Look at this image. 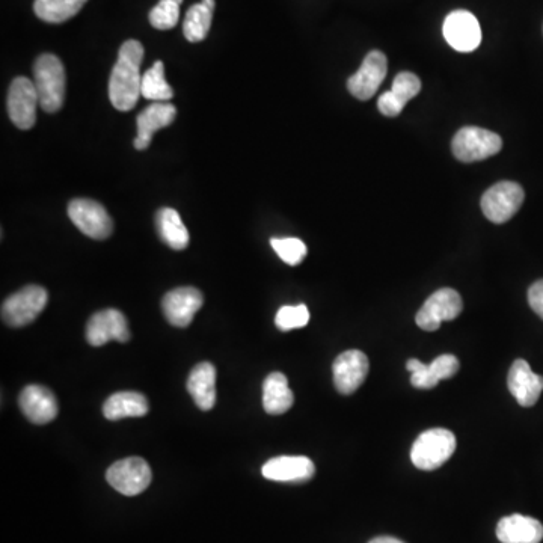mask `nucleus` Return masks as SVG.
<instances>
[{
  "label": "nucleus",
  "instance_id": "obj_1",
  "mask_svg": "<svg viewBox=\"0 0 543 543\" xmlns=\"http://www.w3.org/2000/svg\"><path fill=\"white\" fill-rule=\"evenodd\" d=\"M142 59L144 46L139 41L129 40L120 47L109 79V99L118 111H132L142 97Z\"/></svg>",
  "mask_w": 543,
  "mask_h": 543
},
{
  "label": "nucleus",
  "instance_id": "obj_2",
  "mask_svg": "<svg viewBox=\"0 0 543 543\" xmlns=\"http://www.w3.org/2000/svg\"><path fill=\"white\" fill-rule=\"evenodd\" d=\"M34 83L40 97V108L49 114H55L64 105L65 68L58 56L44 53L38 56L34 64Z\"/></svg>",
  "mask_w": 543,
  "mask_h": 543
},
{
  "label": "nucleus",
  "instance_id": "obj_3",
  "mask_svg": "<svg viewBox=\"0 0 543 543\" xmlns=\"http://www.w3.org/2000/svg\"><path fill=\"white\" fill-rule=\"evenodd\" d=\"M455 451V433L436 427L426 430L415 439L411 448V461L418 470L433 471L442 467Z\"/></svg>",
  "mask_w": 543,
  "mask_h": 543
},
{
  "label": "nucleus",
  "instance_id": "obj_4",
  "mask_svg": "<svg viewBox=\"0 0 543 543\" xmlns=\"http://www.w3.org/2000/svg\"><path fill=\"white\" fill-rule=\"evenodd\" d=\"M503 139L497 133L480 127H464L456 133L451 150L456 159L465 163L479 162L500 153Z\"/></svg>",
  "mask_w": 543,
  "mask_h": 543
},
{
  "label": "nucleus",
  "instance_id": "obj_5",
  "mask_svg": "<svg viewBox=\"0 0 543 543\" xmlns=\"http://www.w3.org/2000/svg\"><path fill=\"white\" fill-rule=\"evenodd\" d=\"M49 295L40 286H28L11 295L2 304V320L11 328H22L34 322L44 308Z\"/></svg>",
  "mask_w": 543,
  "mask_h": 543
},
{
  "label": "nucleus",
  "instance_id": "obj_6",
  "mask_svg": "<svg viewBox=\"0 0 543 543\" xmlns=\"http://www.w3.org/2000/svg\"><path fill=\"white\" fill-rule=\"evenodd\" d=\"M524 189L513 181H501L485 192L482 197V210L486 218L494 224L510 221L524 203Z\"/></svg>",
  "mask_w": 543,
  "mask_h": 543
},
{
  "label": "nucleus",
  "instance_id": "obj_7",
  "mask_svg": "<svg viewBox=\"0 0 543 543\" xmlns=\"http://www.w3.org/2000/svg\"><path fill=\"white\" fill-rule=\"evenodd\" d=\"M68 216L71 222L91 239L105 240L114 231V222L108 210L94 200L77 198L68 204Z\"/></svg>",
  "mask_w": 543,
  "mask_h": 543
},
{
  "label": "nucleus",
  "instance_id": "obj_8",
  "mask_svg": "<svg viewBox=\"0 0 543 543\" xmlns=\"http://www.w3.org/2000/svg\"><path fill=\"white\" fill-rule=\"evenodd\" d=\"M464 310L461 295L453 289H439L424 302L415 316V322L423 331H436L442 322L458 319Z\"/></svg>",
  "mask_w": 543,
  "mask_h": 543
},
{
  "label": "nucleus",
  "instance_id": "obj_9",
  "mask_svg": "<svg viewBox=\"0 0 543 543\" xmlns=\"http://www.w3.org/2000/svg\"><path fill=\"white\" fill-rule=\"evenodd\" d=\"M153 473L150 465L142 458H127L115 462L108 473L106 480L109 485L127 497H135L150 486Z\"/></svg>",
  "mask_w": 543,
  "mask_h": 543
},
{
  "label": "nucleus",
  "instance_id": "obj_10",
  "mask_svg": "<svg viewBox=\"0 0 543 543\" xmlns=\"http://www.w3.org/2000/svg\"><path fill=\"white\" fill-rule=\"evenodd\" d=\"M37 108H40L35 83L28 77H16L8 91V114L14 126L20 130H29L37 121Z\"/></svg>",
  "mask_w": 543,
  "mask_h": 543
},
{
  "label": "nucleus",
  "instance_id": "obj_11",
  "mask_svg": "<svg viewBox=\"0 0 543 543\" xmlns=\"http://www.w3.org/2000/svg\"><path fill=\"white\" fill-rule=\"evenodd\" d=\"M445 41L462 53L474 52L482 43L479 20L470 11L458 10L448 14L442 25Z\"/></svg>",
  "mask_w": 543,
  "mask_h": 543
},
{
  "label": "nucleus",
  "instance_id": "obj_12",
  "mask_svg": "<svg viewBox=\"0 0 543 543\" xmlns=\"http://www.w3.org/2000/svg\"><path fill=\"white\" fill-rule=\"evenodd\" d=\"M387 71V56L379 50H373L366 56L359 70L347 80L349 93L358 100L372 99L384 82Z\"/></svg>",
  "mask_w": 543,
  "mask_h": 543
},
{
  "label": "nucleus",
  "instance_id": "obj_13",
  "mask_svg": "<svg viewBox=\"0 0 543 543\" xmlns=\"http://www.w3.org/2000/svg\"><path fill=\"white\" fill-rule=\"evenodd\" d=\"M370 362L361 350H346L332 364L334 385L338 393L350 396L355 393L369 375Z\"/></svg>",
  "mask_w": 543,
  "mask_h": 543
},
{
  "label": "nucleus",
  "instance_id": "obj_14",
  "mask_svg": "<svg viewBox=\"0 0 543 543\" xmlns=\"http://www.w3.org/2000/svg\"><path fill=\"white\" fill-rule=\"evenodd\" d=\"M203 293L195 287H178L163 296L162 310L166 320L177 328H188L203 307Z\"/></svg>",
  "mask_w": 543,
  "mask_h": 543
},
{
  "label": "nucleus",
  "instance_id": "obj_15",
  "mask_svg": "<svg viewBox=\"0 0 543 543\" xmlns=\"http://www.w3.org/2000/svg\"><path fill=\"white\" fill-rule=\"evenodd\" d=\"M86 340L91 346L96 347L103 346L109 341L127 343L130 340V331L126 317L114 308L99 311L88 320Z\"/></svg>",
  "mask_w": 543,
  "mask_h": 543
},
{
  "label": "nucleus",
  "instance_id": "obj_16",
  "mask_svg": "<svg viewBox=\"0 0 543 543\" xmlns=\"http://www.w3.org/2000/svg\"><path fill=\"white\" fill-rule=\"evenodd\" d=\"M459 367V359L450 353L433 359L429 366L414 358L406 364V369L412 373L411 384L418 390H432L439 381L453 378L459 372Z\"/></svg>",
  "mask_w": 543,
  "mask_h": 543
},
{
  "label": "nucleus",
  "instance_id": "obj_17",
  "mask_svg": "<svg viewBox=\"0 0 543 543\" xmlns=\"http://www.w3.org/2000/svg\"><path fill=\"white\" fill-rule=\"evenodd\" d=\"M507 385L519 405L531 408L536 405L542 394L543 378L531 370L530 364L525 359H516L510 367Z\"/></svg>",
  "mask_w": 543,
  "mask_h": 543
},
{
  "label": "nucleus",
  "instance_id": "obj_18",
  "mask_svg": "<svg viewBox=\"0 0 543 543\" xmlns=\"http://www.w3.org/2000/svg\"><path fill=\"white\" fill-rule=\"evenodd\" d=\"M261 473L272 482L302 483L313 479L316 467L305 456H280L267 461Z\"/></svg>",
  "mask_w": 543,
  "mask_h": 543
},
{
  "label": "nucleus",
  "instance_id": "obj_19",
  "mask_svg": "<svg viewBox=\"0 0 543 543\" xmlns=\"http://www.w3.org/2000/svg\"><path fill=\"white\" fill-rule=\"evenodd\" d=\"M175 117H177V109L171 103L159 102L151 103L150 106H147L138 115V118H136L138 135H136L135 142H133L136 150H147L154 133L157 130L171 126L174 123Z\"/></svg>",
  "mask_w": 543,
  "mask_h": 543
},
{
  "label": "nucleus",
  "instance_id": "obj_20",
  "mask_svg": "<svg viewBox=\"0 0 543 543\" xmlns=\"http://www.w3.org/2000/svg\"><path fill=\"white\" fill-rule=\"evenodd\" d=\"M19 405L34 424H47L58 417L55 394L43 385H28L20 394Z\"/></svg>",
  "mask_w": 543,
  "mask_h": 543
},
{
  "label": "nucleus",
  "instance_id": "obj_21",
  "mask_svg": "<svg viewBox=\"0 0 543 543\" xmlns=\"http://www.w3.org/2000/svg\"><path fill=\"white\" fill-rule=\"evenodd\" d=\"M497 537L501 543H540L543 525L537 519L515 513L498 522Z\"/></svg>",
  "mask_w": 543,
  "mask_h": 543
},
{
  "label": "nucleus",
  "instance_id": "obj_22",
  "mask_svg": "<svg viewBox=\"0 0 543 543\" xmlns=\"http://www.w3.org/2000/svg\"><path fill=\"white\" fill-rule=\"evenodd\" d=\"M188 391L201 411H212L216 403V369L212 362H200L192 369Z\"/></svg>",
  "mask_w": 543,
  "mask_h": 543
},
{
  "label": "nucleus",
  "instance_id": "obj_23",
  "mask_svg": "<svg viewBox=\"0 0 543 543\" xmlns=\"http://www.w3.org/2000/svg\"><path fill=\"white\" fill-rule=\"evenodd\" d=\"M295 403L293 391L289 388V381L283 373H270L263 384L264 411L270 415L286 414Z\"/></svg>",
  "mask_w": 543,
  "mask_h": 543
},
{
  "label": "nucleus",
  "instance_id": "obj_24",
  "mask_svg": "<svg viewBox=\"0 0 543 543\" xmlns=\"http://www.w3.org/2000/svg\"><path fill=\"white\" fill-rule=\"evenodd\" d=\"M147 397L135 391H121V393L112 394L105 405H103V414L108 420L117 421L129 417H144L148 414Z\"/></svg>",
  "mask_w": 543,
  "mask_h": 543
},
{
  "label": "nucleus",
  "instance_id": "obj_25",
  "mask_svg": "<svg viewBox=\"0 0 543 543\" xmlns=\"http://www.w3.org/2000/svg\"><path fill=\"white\" fill-rule=\"evenodd\" d=\"M156 227L160 239L175 251H183L189 246V231L181 221L180 213L171 207H163L156 213Z\"/></svg>",
  "mask_w": 543,
  "mask_h": 543
},
{
  "label": "nucleus",
  "instance_id": "obj_26",
  "mask_svg": "<svg viewBox=\"0 0 543 543\" xmlns=\"http://www.w3.org/2000/svg\"><path fill=\"white\" fill-rule=\"evenodd\" d=\"M88 0H35L34 11L38 19L47 23H64L73 19Z\"/></svg>",
  "mask_w": 543,
  "mask_h": 543
},
{
  "label": "nucleus",
  "instance_id": "obj_27",
  "mask_svg": "<svg viewBox=\"0 0 543 543\" xmlns=\"http://www.w3.org/2000/svg\"><path fill=\"white\" fill-rule=\"evenodd\" d=\"M142 97L153 103L169 102L174 97L169 83L165 79V65L162 61H156L153 67L148 68L142 76Z\"/></svg>",
  "mask_w": 543,
  "mask_h": 543
},
{
  "label": "nucleus",
  "instance_id": "obj_28",
  "mask_svg": "<svg viewBox=\"0 0 543 543\" xmlns=\"http://www.w3.org/2000/svg\"><path fill=\"white\" fill-rule=\"evenodd\" d=\"M213 10L207 5H192L186 14L185 23H183V32L189 43H200L206 40L209 35L210 26H212Z\"/></svg>",
  "mask_w": 543,
  "mask_h": 543
},
{
  "label": "nucleus",
  "instance_id": "obj_29",
  "mask_svg": "<svg viewBox=\"0 0 543 543\" xmlns=\"http://www.w3.org/2000/svg\"><path fill=\"white\" fill-rule=\"evenodd\" d=\"M270 245L277 252L278 257L289 266H298L308 254L307 245L296 237H275V239H270Z\"/></svg>",
  "mask_w": 543,
  "mask_h": 543
},
{
  "label": "nucleus",
  "instance_id": "obj_30",
  "mask_svg": "<svg viewBox=\"0 0 543 543\" xmlns=\"http://www.w3.org/2000/svg\"><path fill=\"white\" fill-rule=\"evenodd\" d=\"M310 322V311L307 305H287L280 308L275 317V323L280 331H292V329H301Z\"/></svg>",
  "mask_w": 543,
  "mask_h": 543
},
{
  "label": "nucleus",
  "instance_id": "obj_31",
  "mask_svg": "<svg viewBox=\"0 0 543 543\" xmlns=\"http://www.w3.org/2000/svg\"><path fill=\"white\" fill-rule=\"evenodd\" d=\"M180 19V5L172 0H160L159 4L150 11V23L159 31H169Z\"/></svg>",
  "mask_w": 543,
  "mask_h": 543
},
{
  "label": "nucleus",
  "instance_id": "obj_32",
  "mask_svg": "<svg viewBox=\"0 0 543 543\" xmlns=\"http://www.w3.org/2000/svg\"><path fill=\"white\" fill-rule=\"evenodd\" d=\"M420 91L421 80L418 79V76H415L414 73H409V71H403V73L397 74L396 79H394L393 82V88H391V93L397 97V100H399L403 106L408 105L409 100L418 96Z\"/></svg>",
  "mask_w": 543,
  "mask_h": 543
},
{
  "label": "nucleus",
  "instance_id": "obj_33",
  "mask_svg": "<svg viewBox=\"0 0 543 543\" xmlns=\"http://www.w3.org/2000/svg\"><path fill=\"white\" fill-rule=\"evenodd\" d=\"M378 108L379 112H381L382 115H385V117L394 118L399 117V115L402 114L405 106L397 100V97L394 96L391 91H387V93H384L379 97Z\"/></svg>",
  "mask_w": 543,
  "mask_h": 543
},
{
  "label": "nucleus",
  "instance_id": "obj_34",
  "mask_svg": "<svg viewBox=\"0 0 543 543\" xmlns=\"http://www.w3.org/2000/svg\"><path fill=\"white\" fill-rule=\"evenodd\" d=\"M528 304L531 310L543 320V280L537 281L528 290Z\"/></svg>",
  "mask_w": 543,
  "mask_h": 543
},
{
  "label": "nucleus",
  "instance_id": "obj_35",
  "mask_svg": "<svg viewBox=\"0 0 543 543\" xmlns=\"http://www.w3.org/2000/svg\"><path fill=\"white\" fill-rule=\"evenodd\" d=\"M370 543H403L402 540L396 539V537L382 536L376 537Z\"/></svg>",
  "mask_w": 543,
  "mask_h": 543
},
{
  "label": "nucleus",
  "instance_id": "obj_36",
  "mask_svg": "<svg viewBox=\"0 0 543 543\" xmlns=\"http://www.w3.org/2000/svg\"><path fill=\"white\" fill-rule=\"evenodd\" d=\"M203 4L207 5L210 10H215V0H203Z\"/></svg>",
  "mask_w": 543,
  "mask_h": 543
},
{
  "label": "nucleus",
  "instance_id": "obj_37",
  "mask_svg": "<svg viewBox=\"0 0 543 543\" xmlns=\"http://www.w3.org/2000/svg\"><path fill=\"white\" fill-rule=\"evenodd\" d=\"M172 2H175V4H178V5L183 4V0H172Z\"/></svg>",
  "mask_w": 543,
  "mask_h": 543
}]
</instances>
